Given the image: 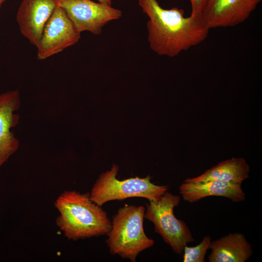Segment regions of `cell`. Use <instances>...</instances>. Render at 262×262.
<instances>
[{
	"instance_id": "obj_1",
	"label": "cell",
	"mask_w": 262,
	"mask_h": 262,
	"mask_svg": "<svg viewBox=\"0 0 262 262\" xmlns=\"http://www.w3.org/2000/svg\"><path fill=\"white\" fill-rule=\"evenodd\" d=\"M148 18L147 41L150 49L160 56L176 57L203 42L210 29L201 15L184 16L182 9H164L157 0H138Z\"/></svg>"
},
{
	"instance_id": "obj_2",
	"label": "cell",
	"mask_w": 262,
	"mask_h": 262,
	"mask_svg": "<svg viewBox=\"0 0 262 262\" xmlns=\"http://www.w3.org/2000/svg\"><path fill=\"white\" fill-rule=\"evenodd\" d=\"M54 206L59 213L56 225L69 240L107 234L111 229L112 221L107 213L91 200L89 193L66 191Z\"/></svg>"
},
{
	"instance_id": "obj_3",
	"label": "cell",
	"mask_w": 262,
	"mask_h": 262,
	"mask_svg": "<svg viewBox=\"0 0 262 262\" xmlns=\"http://www.w3.org/2000/svg\"><path fill=\"white\" fill-rule=\"evenodd\" d=\"M145 212L143 206L126 205L114 215L106 240L111 254L134 262L140 252L154 245L144 231Z\"/></svg>"
},
{
	"instance_id": "obj_4",
	"label": "cell",
	"mask_w": 262,
	"mask_h": 262,
	"mask_svg": "<svg viewBox=\"0 0 262 262\" xmlns=\"http://www.w3.org/2000/svg\"><path fill=\"white\" fill-rule=\"evenodd\" d=\"M118 172V166L113 164L110 170L99 176L93 185L90 197L97 205L101 206L110 201L134 197L155 200L168 190V186L152 183L149 175L119 180L116 178Z\"/></svg>"
},
{
	"instance_id": "obj_5",
	"label": "cell",
	"mask_w": 262,
	"mask_h": 262,
	"mask_svg": "<svg viewBox=\"0 0 262 262\" xmlns=\"http://www.w3.org/2000/svg\"><path fill=\"white\" fill-rule=\"evenodd\" d=\"M180 197L167 191L159 199L146 204L144 218L153 223L154 231L159 234L177 254L182 253L188 243L195 240L186 223L174 213Z\"/></svg>"
},
{
	"instance_id": "obj_6",
	"label": "cell",
	"mask_w": 262,
	"mask_h": 262,
	"mask_svg": "<svg viewBox=\"0 0 262 262\" xmlns=\"http://www.w3.org/2000/svg\"><path fill=\"white\" fill-rule=\"evenodd\" d=\"M57 5L81 33L87 31L99 35L106 24L122 16L120 9L92 0H57Z\"/></svg>"
},
{
	"instance_id": "obj_7",
	"label": "cell",
	"mask_w": 262,
	"mask_h": 262,
	"mask_svg": "<svg viewBox=\"0 0 262 262\" xmlns=\"http://www.w3.org/2000/svg\"><path fill=\"white\" fill-rule=\"evenodd\" d=\"M80 33L65 11L57 5L36 47L37 59L42 60L77 43Z\"/></svg>"
},
{
	"instance_id": "obj_8",
	"label": "cell",
	"mask_w": 262,
	"mask_h": 262,
	"mask_svg": "<svg viewBox=\"0 0 262 262\" xmlns=\"http://www.w3.org/2000/svg\"><path fill=\"white\" fill-rule=\"evenodd\" d=\"M262 0H206L201 15L210 29L231 27L249 18Z\"/></svg>"
},
{
	"instance_id": "obj_9",
	"label": "cell",
	"mask_w": 262,
	"mask_h": 262,
	"mask_svg": "<svg viewBox=\"0 0 262 262\" xmlns=\"http://www.w3.org/2000/svg\"><path fill=\"white\" fill-rule=\"evenodd\" d=\"M57 6V0H23L16 19L21 33L36 47L44 29Z\"/></svg>"
},
{
	"instance_id": "obj_10",
	"label": "cell",
	"mask_w": 262,
	"mask_h": 262,
	"mask_svg": "<svg viewBox=\"0 0 262 262\" xmlns=\"http://www.w3.org/2000/svg\"><path fill=\"white\" fill-rule=\"evenodd\" d=\"M20 106V94L17 90L0 94V168L19 146V142L11 129L19 122V115L15 112Z\"/></svg>"
},
{
	"instance_id": "obj_11",
	"label": "cell",
	"mask_w": 262,
	"mask_h": 262,
	"mask_svg": "<svg viewBox=\"0 0 262 262\" xmlns=\"http://www.w3.org/2000/svg\"><path fill=\"white\" fill-rule=\"evenodd\" d=\"M242 184L211 180L206 182L184 181L179 187L180 193L183 200L192 203L209 196L228 198L233 202L246 199Z\"/></svg>"
},
{
	"instance_id": "obj_12",
	"label": "cell",
	"mask_w": 262,
	"mask_h": 262,
	"mask_svg": "<svg viewBox=\"0 0 262 262\" xmlns=\"http://www.w3.org/2000/svg\"><path fill=\"white\" fill-rule=\"evenodd\" d=\"M209 262H245L253 254L251 245L241 233H229L212 241Z\"/></svg>"
},
{
	"instance_id": "obj_13",
	"label": "cell",
	"mask_w": 262,
	"mask_h": 262,
	"mask_svg": "<svg viewBox=\"0 0 262 262\" xmlns=\"http://www.w3.org/2000/svg\"><path fill=\"white\" fill-rule=\"evenodd\" d=\"M249 165L244 158H233L220 163L196 177L188 178L184 181L203 182L217 180L242 184L249 177Z\"/></svg>"
},
{
	"instance_id": "obj_14",
	"label": "cell",
	"mask_w": 262,
	"mask_h": 262,
	"mask_svg": "<svg viewBox=\"0 0 262 262\" xmlns=\"http://www.w3.org/2000/svg\"><path fill=\"white\" fill-rule=\"evenodd\" d=\"M211 237L206 236L201 242L195 246L189 247L186 246L183 252V262H204L207 251L209 249Z\"/></svg>"
},
{
	"instance_id": "obj_15",
	"label": "cell",
	"mask_w": 262,
	"mask_h": 262,
	"mask_svg": "<svg viewBox=\"0 0 262 262\" xmlns=\"http://www.w3.org/2000/svg\"><path fill=\"white\" fill-rule=\"evenodd\" d=\"M206 0H190L191 5V15H201Z\"/></svg>"
},
{
	"instance_id": "obj_16",
	"label": "cell",
	"mask_w": 262,
	"mask_h": 262,
	"mask_svg": "<svg viewBox=\"0 0 262 262\" xmlns=\"http://www.w3.org/2000/svg\"><path fill=\"white\" fill-rule=\"evenodd\" d=\"M98 2L108 5H112L113 0H97Z\"/></svg>"
},
{
	"instance_id": "obj_17",
	"label": "cell",
	"mask_w": 262,
	"mask_h": 262,
	"mask_svg": "<svg viewBox=\"0 0 262 262\" xmlns=\"http://www.w3.org/2000/svg\"><path fill=\"white\" fill-rule=\"evenodd\" d=\"M5 0H0V8Z\"/></svg>"
}]
</instances>
